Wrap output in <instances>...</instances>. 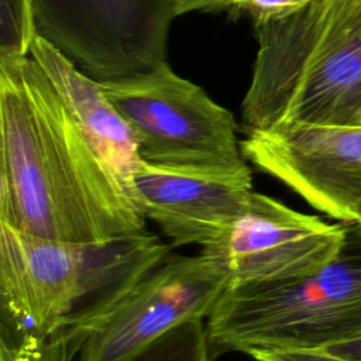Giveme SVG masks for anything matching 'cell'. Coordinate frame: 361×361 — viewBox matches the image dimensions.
I'll use <instances>...</instances> for the list:
<instances>
[{"label":"cell","mask_w":361,"mask_h":361,"mask_svg":"<svg viewBox=\"0 0 361 361\" xmlns=\"http://www.w3.org/2000/svg\"><path fill=\"white\" fill-rule=\"evenodd\" d=\"M0 221L66 244L145 230V217L28 55L0 58Z\"/></svg>","instance_id":"6da1fadb"},{"label":"cell","mask_w":361,"mask_h":361,"mask_svg":"<svg viewBox=\"0 0 361 361\" xmlns=\"http://www.w3.org/2000/svg\"><path fill=\"white\" fill-rule=\"evenodd\" d=\"M171 252L155 234L103 244H66L0 221V341L42 340L96 324Z\"/></svg>","instance_id":"7a4b0ae2"},{"label":"cell","mask_w":361,"mask_h":361,"mask_svg":"<svg viewBox=\"0 0 361 361\" xmlns=\"http://www.w3.org/2000/svg\"><path fill=\"white\" fill-rule=\"evenodd\" d=\"M254 27L258 48L241 103L245 133L354 123L361 109V6L313 0Z\"/></svg>","instance_id":"3957f363"},{"label":"cell","mask_w":361,"mask_h":361,"mask_svg":"<svg viewBox=\"0 0 361 361\" xmlns=\"http://www.w3.org/2000/svg\"><path fill=\"white\" fill-rule=\"evenodd\" d=\"M206 330L213 360L230 351L323 348L361 336V235L348 224L341 251L312 275L228 286Z\"/></svg>","instance_id":"277c9868"},{"label":"cell","mask_w":361,"mask_h":361,"mask_svg":"<svg viewBox=\"0 0 361 361\" xmlns=\"http://www.w3.org/2000/svg\"><path fill=\"white\" fill-rule=\"evenodd\" d=\"M100 83L135 133L142 161L220 171L248 166L233 114L166 62Z\"/></svg>","instance_id":"5b68a950"},{"label":"cell","mask_w":361,"mask_h":361,"mask_svg":"<svg viewBox=\"0 0 361 361\" xmlns=\"http://www.w3.org/2000/svg\"><path fill=\"white\" fill-rule=\"evenodd\" d=\"M347 237V223L324 221L252 190L243 213L200 252L223 268L228 286L268 285L317 272Z\"/></svg>","instance_id":"8992f818"},{"label":"cell","mask_w":361,"mask_h":361,"mask_svg":"<svg viewBox=\"0 0 361 361\" xmlns=\"http://www.w3.org/2000/svg\"><path fill=\"white\" fill-rule=\"evenodd\" d=\"M228 285L223 268L202 252L168 255L96 324L80 361H123L176 326L207 319Z\"/></svg>","instance_id":"52a82bcc"},{"label":"cell","mask_w":361,"mask_h":361,"mask_svg":"<svg viewBox=\"0 0 361 361\" xmlns=\"http://www.w3.org/2000/svg\"><path fill=\"white\" fill-rule=\"evenodd\" d=\"M244 158L310 206L351 224L361 206V126L282 124L247 131Z\"/></svg>","instance_id":"ba28073f"},{"label":"cell","mask_w":361,"mask_h":361,"mask_svg":"<svg viewBox=\"0 0 361 361\" xmlns=\"http://www.w3.org/2000/svg\"><path fill=\"white\" fill-rule=\"evenodd\" d=\"M133 197L173 245L206 247L219 240L252 193L250 166L195 169L142 161L133 176Z\"/></svg>","instance_id":"9c48e42d"},{"label":"cell","mask_w":361,"mask_h":361,"mask_svg":"<svg viewBox=\"0 0 361 361\" xmlns=\"http://www.w3.org/2000/svg\"><path fill=\"white\" fill-rule=\"evenodd\" d=\"M30 56L39 65L92 148L133 197V176L142 164L138 138L110 102L102 83L78 71L42 35L34 39Z\"/></svg>","instance_id":"30bf717a"},{"label":"cell","mask_w":361,"mask_h":361,"mask_svg":"<svg viewBox=\"0 0 361 361\" xmlns=\"http://www.w3.org/2000/svg\"><path fill=\"white\" fill-rule=\"evenodd\" d=\"M123 361H213L206 323L190 320L176 326Z\"/></svg>","instance_id":"8fae6325"},{"label":"cell","mask_w":361,"mask_h":361,"mask_svg":"<svg viewBox=\"0 0 361 361\" xmlns=\"http://www.w3.org/2000/svg\"><path fill=\"white\" fill-rule=\"evenodd\" d=\"M38 35L34 0H1L0 58L28 56Z\"/></svg>","instance_id":"7c38bea8"},{"label":"cell","mask_w":361,"mask_h":361,"mask_svg":"<svg viewBox=\"0 0 361 361\" xmlns=\"http://www.w3.org/2000/svg\"><path fill=\"white\" fill-rule=\"evenodd\" d=\"M83 344L71 330H58L42 340L0 341V361H71Z\"/></svg>","instance_id":"4fadbf2b"},{"label":"cell","mask_w":361,"mask_h":361,"mask_svg":"<svg viewBox=\"0 0 361 361\" xmlns=\"http://www.w3.org/2000/svg\"><path fill=\"white\" fill-rule=\"evenodd\" d=\"M313 0H231L230 7L248 13L254 25L283 17Z\"/></svg>","instance_id":"5bb4252c"},{"label":"cell","mask_w":361,"mask_h":361,"mask_svg":"<svg viewBox=\"0 0 361 361\" xmlns=\"http://www.w3.org/2000/svg\"><path fill=\"white\" fill-rule=\"evenodd\" d=\"M255 361H355L345 357L330 354L322 348L313 350H278L255 351L250 354Z\"/></svg>","instance_id":"9a60e30c"},{"label":"cell","mask_w":361,"mask_h":361,"mask_svg":"<svg viewBox=\"0 0 361 361\" xmlns=\"http://www.w3.org/2000/svg\"><path fill=\"white\" fill-rule=\"evenodd\" d=\"M161 10L168 18L199 10H219L230 7L231 0H159Z\"/></svg>","instance_id":"2e32d148"},{"label":"cell","mask_w":361,"mask_h":361,"mask_svg":"<svg viewBox=\"0 0 361 361\" xmlns=\"http://www.w3.org/2000/svg\"><path fill=\"white\" fill-rule=\"evenodd\" d=\"M322 350H324L330 354L338 355V357H345L350 360L361 361V336L347 340V341H343V343L323 347Z\"/></svg>","instance_id":"e0dca14e"},{"label":"cell","mask_w":361,"mask_h":361,"mask_svg":"<svg viewBox=\"0 0 361 361\" xmlns=\"http://www.w3.org/2000/svg\"><path fill=\"white\" fill-rule=\"evenodd\" d=\"M350 226L361 235V206H360L358 210H357V219H355V221L351 223Z\"/></svg>","instance_id":"ac0fdd59"},{"label":"cell","mask_w":361,"mask_h":361,"mask_svg":"<svg viewBox=\"0 0 361 361\" xmlns=\"http://www.w3.org/2000/svg\"><path fill=\"white\" fill-rule=\"evenodd\" d=\"M353 124H360L361 126V109L358 110V113L355 114V118H354V123Z\"/></svg>","instance_id":"d6986e66"},{"label":"cell","mask_w":361,"mask_h":361,"mask_svg":"<svg viewBox=\"0 0 361 361\" xmlns=\"http://www.w3.org/2000/svg\"><path fill=\"white\" fill-rule=\"evenodd\" d=\"M347 1H350L353 4H357V6H361V0H347Z\"/></svg>","instance_id":"ffe728a7"}]
</instances>
